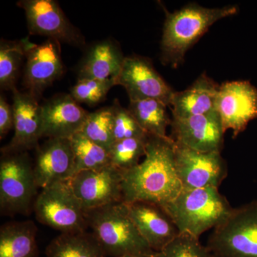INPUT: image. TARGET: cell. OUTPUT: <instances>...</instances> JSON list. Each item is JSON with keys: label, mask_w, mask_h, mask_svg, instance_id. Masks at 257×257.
I'll list each match as a JSON object with an SVG mask.
<instances>
[{"label": "cell", "mask_w": 257, "mask_h": 257, "mask_svg": "<svg viewBox=\"0 0 257 257\" xmlns=\"http://www.w3.org/2000/svg\"><path fill=\"white\" fill-rule=\"evenodd\" d=\"M17 5L25 11L30 35H41L60 43L82 47L85 38L74 26L55 0H21Z\"/></svg>", "instance_id": "9c48e42d"}, {"label": "cell", "mask_w": 257, "mask_h": 257, "mask_svg": "<svg viewBox=\"0 0 257 257\" xmlns=\"http://www.w3.org/2000/svg\"><path fill=\"white\" fill-rule=\"evenodd\" d=\"M153 257H214V255L199 238L180 233L163 249L155 252Z\"/></svg>", "instance_id": "f1b7e54d"}, {"label": "cell", "mask_w": 257, "mask_h": 257, "mask_svg": "<svg viewBox=\"0 0 257 257\" xmlns=\"http://www.w3.org/2000/svg\"><path fill=\"white\" fill-rule=\"evenodd\" d=\"M237 11V7L234 5L207 8L192 3L173 13L166 12L161 42L162 62L177 67L183 61L186 52L213 24Z\"/></svg>", "instance_id": "7a4b0ae2"}, {"label": "cell", "mask_w": 257, "mask_h": 257, "mask_svg": "<svg viewBox=\"0 0 257 257\" xmlns=\"http://www.w3.org/2000/svg\"><path fill=\"white\" fill-rule=\"evenodd\" d=\"M219 86L203 73L190 87L176 92L172 99L173 117L187 118L216 110Z\"/></svg>", "instance_id": "ffe728a7"}, {"label": "cell", "mask_w": 257, "mask_h": 257, "mask_svg": "<svg viewBox=\"0 0 257 257\" xmlns=\"http://www.w3.org/2000/svg\"><path fill=\"white\" fill-rule=\"evenodd\" d=\"M36 150L33 168L38 188L73 177L75 162L70 139L49 138Z\"/></svg>", "instance_id": "9a60e30c"}, {"label": "cell", "mask_w": 257, "mask_h": 257, "mask_svg": "<svg viewBox=\"0 0 257 257\" xmlns=\"http://www.w3.org/2000/svg\"><path fill=\"white\" fill-rule=\"evenodd\" d=\"M113 124L114 117L111 106L101 108L89 113L80 132L94 143L109 152L114 143Z\"/></svg>", "instance_id": "484cf974"}, {"label": "cell", "mask_w": 257, "mask_h": 257, "mask_svg": "<svg viewBox=\"0 0 257 257\" xmlns=\"http://www.w3.org/2000/svg\"><path fill=\"white\" fill-rule=\"evenodd\" d=\"M122 175L123 202L168 204L182 190L175 168V142L170 137L148 135L145 159Z\"/></svg>", "instance_id": "6da1fadb"}, {"label": "cell", "mask_w": 257, "mask_h": 257, "mask_svg": "<svg viewBox=\"0 0 257 257\" xmlns=\"http://www.w3.org/2000/svg\"><path fill=\"white\" fill-rule=\"evenodd\" d=\"M25 58V43L20 41L0 42V88L2 90L14 91L20 67Z\"/></svg>", "instance_id": "d4e9b609"}, {"label": "cell", "mask_w": 257, "mask_h": 257, "mask_svg": "<svg viewBox=\"0 0 257 257\" xmlns=\"http://www.w3.org/2000/svg\"><path fill=\"white\" fill-rule=\"evenodd\" d=\"M216 110L224 131L231 130L234 137L257 117V89L246 81H233L219 86Z\"/></svg>", "instance_id": "4fadbf2b"}, {"label": "cell", "mask_w": 257, "mask_h": 257, "mask_svg": "<svg viewBox=\"0 0 257 257\" xmlns=\"http://www.w3.org/2000/svg\"><path fill=\"white\" fill-rule=\"evenodd\" d=\"M88 226L106 256L153 257L155 251L145 241L130 217L124 202L87 211Z\"/></svg>", "instance_id": "3957f363"}, {"label": "cell", "mask_w": 257, "mask_h": 257, "mask_svg": "<svg viewBox=\"0 0 257 257\" xmlns=\"http://www.w3.org/2000/svg\"><path fill=\"white\" fill-rule=\"evenodd\" d=\"M214 257H217V256H214Z\"/></svg>", "instance_id": "d6a6232c"}, {"label": "cell", "mask_w": 257, "mask_h": 257, "mask_svg": "<svg viewBox=\"0 0 257 257\" xmlns=\"http://www.w3.org/2000/svg\"><path fill=\"white\" fill-rule=\"evenodd\" d=\"M125 204L140 234L155 252L163 249L180 234L162 206L147 202Z\"/></svg>", "instance_id": "ac0fdd59"}, {"label": "cell", "mask_w": 257, "mask_h": 257, "mask_svg": "<svg viewBox=\"0 0 257 257\" xmlns=\"http://www.w3.org/2000/svg\"><path fill=\"white\" fill-rule=\"evenodd\" d=\"M46 257H107L92 233H62L45 250Z\"/></svg>", "instance_id": "7402d4cb"}, {"label": "cell", "mask_w": 257, "mask_h": 257, "mask_svg": "<svg viewBox=\"0 0 257 257\" xmlns=\"http://www.w3.org/2000/svg\"><path fill=\"white\" fill-rule=\"evenodd\" d=\"M111 106L114 117L113 136L114 142L126 139L145 138L148 135L140 126L127 108L121 106L118 99H115Z\"/></svg>", "instance_id": "f546056e"}, {"label": "cell", "mask_w": 257, "mask_h": 257, "mask_svg": "<svg viewBox=\"0 0 257 257\" xmlns=\"http://www.w3.org/2000/svg\"><path fill=\"white\" fill-rule=\"evenodd\" d=\"M175 163L184 189L219 188L228 175L221 152H198L175 142Z\"/></svg>", "instance_id": "ba28073f"}, {"label": "cell", "mask_w": 257, "mask_h": 257, "mask_svg": "<svg viewBox=\"0 0 257 257\" xmlns=\"http://www.w3.org/2000/svg\"><path fill=\"white\" fill-rule=\"evenodd\" d=\"M117 85L116 79H78L71 89L70 95L77 103L96 105L104 100L111 88Z\"/></svg>", "instance_id": "83f0119b"}, {"label": "cell", "mask_w": 257, "mask_h": 257, "mask_svg": "<svg viewBox=\"0 0 257 257\" xmlns=\"http://www.w3.org/2000/svg\"><path fill=\"white\" fill-rule=\"evenodd\" d=\"M0 162L2 215H28L38 194L33 164L27 152L3 154Z\"/></svg>", "instance_id": "5b68a950"}, {"label": "cell", "mask_w": 257, "mask_h": 257, "mask_svg": "<svg viewBox=\"0 0 257 257\" xmlns=\"http://www.w3.org/2000/svg\"><path fill=\"white\" fill-rule=\"evenodd\" d=\"M170 138L179 145L201 152H221L225 133L217 110L187 118L172 116Z\"/></svg>", "instance_id": "5bb4252c"}, {"label": "cell", "mask_w": 257, "mask_h": 257, "mask_svg": "<svg viewBox=\"0 0 257 257\" xmlns=\"http://www.w3.org/2000/svg\"><path fill=\"white\" fill-rule=\"evenodd\" d=\"M14 128V111L13 105L0 96V138L3 140L12 128Z\"/></svg>", "instance_id": "4dcf8cb0"}, {"label": "cell", "mask_w": 257, "mask_h": 257, "mask_svg": "<svg viewBox=\"0 0 257 257\" xmlns=\"http://www.w3.org/2000/svg\"><path fill=\"white\" fill-rule=\"evenodd\" d=\"M73 150L74 175L84 170H99L111 165L109 152L79 132L70 138Z\"/></svg>", "instance_id": "cb8c5ba5"}, {"label": "cell", "mask_w": 257, "mask_h": 257, "mask_svg": "<svg viewBox=\"0 0 257 257\" xmlns=\"http://www.w3.org/2000/svg\"><path fill=\"white\" fill-rule=\"evenodd\" d=\"M121 257H141V256H130V255H128V256H124Z\"/></svg>", "instance_id": "1f68e13d"}, {"label": "cell", "mask_w": 257, "mask_h": 257, "mask_svg": "<svg viewBox=\"0 0 257 257\" xmlns=\"http://www.w3.org/2000/svg\"><path fill=\"white\" fill-rule=\"evenodd\" d=\"M167 106L157 99H146L130 101L127 109L147 135L165 138L172 123Z\"/></svg>", "instance_id": "603a6c76"}, {"label": "cell", "mask_w": 257, "mask_h": 257, "mask_svg": "<svg viewBox=\"0 0 257 257\" xmlns=\"http://www.w3.org/2000/svg\"><path fill=\"white\" fill-rule=\"evenodd\" d=\"M181 234L200 237L209 229L222 224L234 208L219 188L184 189L162 207Z\"/></svg>", "instance_id": "277c9868"}, {"label": "cell", "mask_w": 257, "mask_h": 257, "mask_svg": "<svg viewBox=\"0 0 257 257\" xmlns=\"http://www.w3.org/2000/svg\"><path fill=\"white\" fill-rule=\"evenodd\" d=\"M42 106V138L70 139L82 130L89 112L70 94H60Z\"/></svg>", "instance_id": "e0dca14e"}, {"label": "cell", "mask_w": 257, "mask_h": 257, "mask_svg": "<svg viewBox=\"0 0 257 257\" xmlns=\"http://www.w3.org/2000/svg\"><path fill=\"white\" fill-rule=\"evenodd\" d=\"M147 139L148 135L114 142L109 150L111 165L122 173L135 168L146 155Z\"/></svg>", "instance_id": "4316f807"}, {"label": "cell", "mask_w": 257, "mask_h": 257, "mask_svg": "<svg viewBox=\"0 0 257 257\" xmlns=\"http://www.w3.org/2000/svg\"><path fill=\"white\" fill-rule=\"evenodd\" d=\"M15 135L10 143L2 148V153L24 152L39 146L42 138V106L28 92L13 91Z\"/></svg>", "instance_id": "2e32d148"}, {"label": "cell", "mask_w": 257, "mask_h": 257, "mask_svg": "<svg viewBox=\"0 0 257 257\" xmlns=\"http://www.w3.org/2000/svg\"><path fill=\"white\" fill-rule=\"evenodd\" d=\"M37 228L32 221H13L0 228V257H38Z\"/></svg>", "instance_id": "44dd1931"}, {"label": "cell", "mask_w": 257, "mask_h": 257, "mask_svg": "<svg viewBox=\"0 0 257 257\" xmlns=\"http://www.w3.org/2000/svg\"><path fill=\"white\" fill-rule=\"evenodd\" d=\"M39 222L62 233L81 232L89 227L87 214L76 197L69 180L42 189L34 205Z\"/></svg>", "instance_id": "52a82bcc"}, {"label": "cell", "mask_w": 257, "mask_h": 257, "mask_svg": "<svg viewBox=\"0 0 257 257\" xmlns=\"http://www.w3.org/2000/svg\"><path fill=\"white\" fill-rule=\"evenodd\" d=\"M23 40L26 60L23 84L26 92L39 99L46 88L64 73L61 43L48 38L39 45L30 42L29 37Z\"/></svg>", "instance_id": "30bf717a"}, {"label": "cell", "mask_w": 257, "mask_h": 257, "mask_svg": "<svg viewBox=\"0 0 257 257\" xmlns=\"http://www.w3.org/2000/svg\"><path fill=\"white\" fill-rule=\"evenodd\" d=\"M122 172L112 165L81 171L69 183L85 212L123 202Z\"/></svg>", "instance_id": "8fae6325"}, {"label": "cell", "mask_w": 257, "mask_h": 257, "mask_svg": "<svg viewBox=\"0 0 257 257\" xmlns=\"http://www.w3.org/2000/svg\"><path fill=\"white\" fill-rule=\"evenodd\" d=\"M217 257H257V200L234 208L206 245Z\"/></svg>", "instance_id": "8992f818"}, {"label": "cell", "mask_w": 257, "mask_h": 257, "mask_svg": "<svg viewBox=\"0 0 257 257\" xmlns=\"http://www.w3.org/2000/svg\"><path fill=\"white\" fill-rule=\"evenodd\" d=\"M116 82L126 89L130 101L154 99L168 106L176 92L157 72L151 61L138 55L125 57Z\"/></svg>", "instance_id": "7c38bea8"}, {"label": "cell", "mask_w": 257, "mask_h": 257, "mask_svg": "<svg viewBox=\"0 0 257 257\" xmlns=\"http://www.w3.org/2000/svg\"><path fill=\"white\" fill-rule=\"evenodd\" d=\"M125 57L117 42L111 39L93 44L79 62L78 79H116Z\"/></svg>", "instance_id": "d6986e66"}]
</instances>
